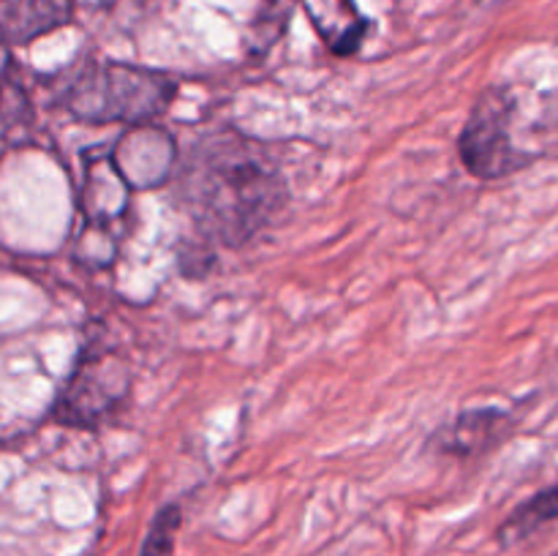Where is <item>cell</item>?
<instances>
[{"instance_id": "obj_1", "label": "cell", "mask_w": 558, "mask_h": 556, "mask_svg": "<svg viewBox=\"0 0 558 556\" xmlns=\"http://www.w3.org/2000/svg\"><path fill=\"white\" fill-rule=\"evenodd\" d=\"M287 180L259 142L243 134H207L180 172V200L205 234L245 245L287 205Z\"/></svg>"}, {"instance_id": "obj_2", "label": "cell", "mask_w": 558, "mask_h": 556, "mask_svg": "<svg viewBox=\"0 0 558 556\" xmlns=\"http://www.w3.org/2000/svg\"><path fill=\"white\" fill-rule=\"evenodd\" d=\"M174 90L172 76L118 60H87L58 82L63 109L85 123L147 125L167 112Z\"/></svg>"}, {"instance_id": "obj_3", "label": "cell", "mask_w": 558, "mask_h": 556, "mask_svg": "<svg viewBox=\"0 0 558 556\" xmlns=\"http://www.w3.org/2000/svg\"><path fill=\"white\" fill-rule=\"evenodd\" d=\"M131 374L125 360L107 347L82 349L69 382L54 401L58 423L74 428H96L129 396Z\"/></svg>"}, {"instance_id": "obj_4", "label": "cell", "mask_w": 558, "mask_h": 556, "mask_svg": "<svg viewBox=\"0 0 558 556\" xmlns=\"http://www.w3.org/2000/svg\"><path fill=\"white\" fill-rule=\"evenodd\" d=\"M515 98L505 87L480 93L458 136L461 161L480 180H499L526 164V156L512 142Z\"/></svg>"}, {"instance_id": "obj_5", "label": "cell", "mask_w": 558, "mask_h": 556, "mask_svg": "<svg viewBox=\"0 0 558 556\" xmlns=\"http://www.w3.org/2000/svg\"><path fill=\"white\" fill-rule=\"evenodd\" d=\"M300 5L332 55L349 58L363 47L371 25L354 0H300Z\"/></svg>"}, {"instance_id": "obj_6", "label": "cell", "mask_w": 558, "mask_h": 556, "mask_svg": "<svg viewBox=\"0 0 558 556\" xmlns=\"http://www.w3.org/2000/svg\"><path fill=\"white\" fill-rule=\"evenodd\" d=\"M76 0H0V36L27 44L69 25Z\"/></svg>"}, {"instance_id": "obj_7", "label": "cell", "mask_w": 558, "mask_h": 556, "mask_svg": "<svg viewBox=\"0 0 558 556\" xmlns=\"http://www.w3.org/2000/svg\"><path fill=\"white\" fill-rule=\"evenodd\" d=\"M33 134V107L22 76L9 52V41L0 36V158L25 145Z\"/></svg>"}, {"instance_id": "obj_8", "label": "cell", "mask_w": 558, "mask_h": 556, "mask_svg": "<svg viewBox=\"0 0 558 556\" xmlns=\"http://www.w3.org/2000/svg\"><path fill=\"white\" fill-rule=\"evenodd\" d=\"M507 428V414L499 409H469L434 436V447L450 456H474L494 445Z\"/></svg>"}, {"instance_id": "obj_9", "label": "cell", "mask_w": 558, "mask_h": 556, "mask_svg": "<svg viewBox=\"0 0 558 556\" xmlns=\"http://www.w3.org/2000/svg\"><path fill=\"white\" fill-rule=\"evenodd\" d=\"M550 521H558V483L539 491V494H534L529 501H523V505L501 523L496 537H499L501 545H515Z\"/></svg>"}, {"instance_id": "obj_10", "label": "cell", "mask_w": 558, "mask_h": 556, "mask_svg": "<svg viewBox=\"0 0 558 556\" xmlns=\"http://www.w3.org/2000/svg\"><path fill=\"white\" fill-rule=\"evenodd\" d=\"M180 527H183V512H180V507L163 505L161 510L153 516L150 527H147L140 556H172Z\"/></svg>"}, {"instance_id": "obj_11", "label": "cell", "mask_w": 558, "mask_h": 556, "mask_svg": "<svg viewBox=\"0 0 558 556\" xmlns=\"http://www.w3.org/2000/svg\"><path fill=\"white\" fill-rule=\"evenodd\" d=\"M85 3H96V5H104V3H112V0H85Z\"/></svg>"}]
</instances>
